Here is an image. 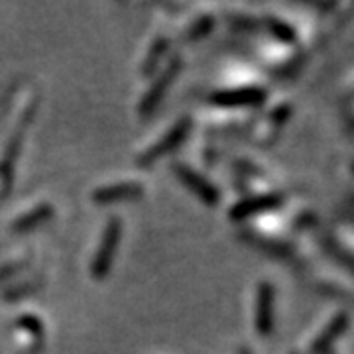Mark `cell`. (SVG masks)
Here are the masks:
<instances>
[{"mask_svg": "<svg viewBox=\"0 0 354 354\" xmlns=\"http://www.w3.org/2000/svg\"><path fill=\"white\" fill-rule=\"evenodd\" d=\"M346 325H348V315H346V311L337 313V315L330 319L329 325L325 327V330H321V335H319L315 341H313V344H311V353L313 354L327 353V351L330 348V344L337 341L342 333H344Z\"/></svg>", "mask_w": 354, "mask_h": 354, "instance_id": "9", "label": "cell"}, {"mask_svg": "<svg viewBox=\"0 0 354 354\" xmlns=\"http://www.w3.org/2000/svg\"><path fill=\"white\" fill-rule=\"evenodd\" d=\"M120 236H122V218L120 216H111L106 227L102 230L101 242L97 246L95 258L91 262V272L97 279L104 278L111 272L114 254H116V248L120 244Z\"/></svg>", "mask_w": 354, "mask_h": 354, "instance_id": "1", "label": "cell"}, {"mask_svg": "<svg viewBox=\"0 0 354 354\" xmlns=\"http://www.w3.org/2000/svg\"><path fill=\"white\" fill-rule=\"evenodd\" d=\"M167 46H169V39L167 38H160L153 41L152 48H150V53H148V57L144 59V73L153 71V67L158 65V62L164 57V53L167 51Z\"/></svg>", "mask_w": 354, "mask_h": 354, "instance_id": "13", "label": "cell"}, {"mask_svg": "<svg viewBox=\"0 0 354 354\" xmlns=\"http://www.w3.org/2000/svg\"><path fill=\"white\" fill-rule=\"evenodd\" d=\"M266 99V88L258 85H244V87L223 88L216 91L211 101L225 106V109H246V106H258Z\"/></svg>", "mask_w": 354, "mask_h": 354, "instance_id": "3", "label": "cell"}, {"mask_svg": "<svg viewBox=\"0 0 354 354\" xmlns=\"http://www.w3.org/2000/svg\"><path fill=\"white\" fill-rule=\"evenodd\" d=\"M283 201V197L279 193H258L252 197H246L239 201L232 209H230V216L234 221H244L248 216L260 215V213H268L272 209L279 207Z\"/></svg>", "mask_w": 354, "mask_h": 354, "instance_id": "7", "label": "cell"}, {"mask_svg": "<svg viewBox=\"0 0 354 354\" xmlns=\"http://www.w3.org/2000/svg\"><path fill=\"white\" fill-rule=\"evenodd\" d=\"M213 22H215V20H213L209 14H205V16H201V18H197V20L189 26V38L195 39V38H201V36H205V34L211 30Z\"/></svg>", "mask_w": 354, "mask_h": 354, "instance_id": "14", "label": "cell"}, {"mask_svg": "<svg viewBox=\"0 0 354 354\" xmlns=\"http://www.w3.org/2000/svg\"><path fill=\"white\" fill-rule=\"evenodd\" d=\"M16 327H18V330H20L22 335H26V337H30V339H32V344H36V346H38L39 342H41L44 327H41V321H39L38 317H34V315L18 317Z\"/></svg>", "mask_w": 354, "mask_h": 354, "instance_id": "11", "label": "cell"}, {"mask_svg": "<svg viewBox=\"0 0 354 354\" xmlns=\"http://www.w3.org/2000/svg\"><path fill=\"white\" fill-rule=\"evenodd\" d=\"M274 299L276 293L270 281H260L256 288V304H254V327L258 335H270L274 329Z\"/></svg>", "mask_w": 354, "mask_h": 354, "instance_id": "6", "label": "cell"}, {"mask_svg": "<svg viewBox=\"0 0 354 354\" xmlns=\"http://www.w3.org/2000/svg\"><path fill=\"white\" fill-rule=\"evenodd\" d=\"M174 171L176 176L189 187L191 193H195L205 205L209 207H215L216 203L221 201V193L216 189L215 183H211L207 177L199 174L197 169H193L187 164H176L174 165Z\"/></svg>", "mask_w": 354, "mask_h": 354, "instance_id": "5", "label": "cell"}, {"mask_svg": "<svg viewBox=\"0 0 354 354\" xmlns=\"http://www.w3.org/2000/svg\"><path fill=\"white\" fill-rule=\"evenodd\" d=\"M239 354H252V353H250V351H248L246 346H242L241 351H239Z\"/></svg>", "mask_w": 354, "mask_h": 354, "instance_id": "15", "label": "cell"}, {"mask_svg": "<svg viewBox=\"0 0 354 354\" xmlns=\"http://www.w3.org/2000/svg\"><path fill=\"white\" fill-rule=\"evenodd\" d=\"M266 24H268V30L279 39V41H283V44H290V41H295V30H293V26L288 24L286 20H279V18H274V16H270L268 20H266Z\"/></svg>", "mask_w": 354, "mask_h": 354, "instance_id": "12", "label": "cell"}, {"mask_svg": "<svg viewBox=\"0 0 354 354\" xmlns=\"http://www.w3.org/2000/svg\"><path fill=\"white\" fill-rule=\"evenodd\" d=\"M191 118L189 116H183V118H179L174 127L169 128L165 134H162L160 138L153 142L152 146H148L144 152L138 156V165H152L156 164L162 156L165 153H169L171 150H176L177 146L183 142V140L187 138V134H189L191 130Z\"/></svg>", "mask_w": 354, "mask_h": 354, "instance_id": "2", "label": "cell"}, {"mask_svg": "<svg viewBox=\"0 0 354 354\" xmlns=\"http://www.w3.org/2000/svg\"><path fill=\"white\" fill-rule=\"evenodd\" d=\"M144 193V185L134 179H127V181H114L109 185H102L93 191V201L95 203H116L124 201V199H136Z\"/></svg>", "mask_w": 354, "mask_h": 354, "instance_id": "8", "label": "cell"}, {"mask_svg": "<svg viewBox=\"0 0 354 354\" xmlns=\"http://www.w3.org/2000/svg\"><path fill=\"white\" fill-rule=\"evenodd\" d=\"M181 65H183V59L181 57H174L169 64L165 65V69L158 75V79L153 81L152 85L148 87V91L144 93V97H142V101H140V114H150L153 113V109L158 106V102L164 99V95L167 93V88L171 87V83H174V79L179 73V69H181Z\"/></svg>", "mask_w": 354, "mask_h": 354, "instance_id": "4", "label": "cell"}, {"mask_svg": "<svg viewBox=\"0 0 354 354\" xmlns=\"http://www.w3.org/2000/svg\"><path fill=\"white\" fill-rule=\"evenodd\" d=\"M53 209H51L48 203H41V205H36L34 209L26 211L22 215H18L12 221V230L16 232H22V230H30V228L38 227L39 223H44L46 218H50Z\"/></svg>", "mask_w": 354, "mask_h": 354, "instance_id": "10", "label": "cell"}]
</instances>
